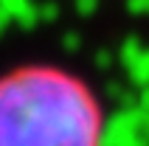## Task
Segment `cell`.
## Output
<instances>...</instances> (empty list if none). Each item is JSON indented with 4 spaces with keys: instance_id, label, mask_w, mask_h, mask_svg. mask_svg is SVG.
Listing matches in <instances>:
<instances>
[{
    "instance_id": "cell-1",
    "label": "cell",
    "mask_w": 149,
    "mask_h": 146,
    "mask_svg": "<svg viewBox=\"0 0 149 146\" xmlns=\"http://www.w3.org/2000/svg\"><path fill=\"white\" fill-rule=\"evenodd\" d=\"M0 146H104L101 101L68 67H11L0 73Z\"/></svg>"
}]
</instances>
